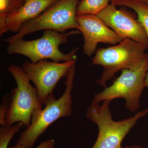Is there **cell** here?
<instances>
[{
  "label": "cell",
  "mask_w": 148,
  "mask_h": 148,
  "mask_svg": "<svg viewBox=\"0 0 148 148\" xmlns=\"http://www.w3.org/2000/svg\"><path fill=\"white\" fill-rule=\"evenodd\" d=\"M58 0H26L18 10L10 14L6 19L8 31L16 33L27 21L39 16Z\"/></svg>",
  "instance_id": "cell-11"
},
{
  "label": "cell",
  "mask_w": 148,
  "mask_h": 148,
  "mask_svg": "<svg viewBox=\"0 0 148 148\" xmlns=\"http://www.w3.org/2000/svg\"><path fill=\"white\" fill-rule=\"evenodd\" d=\"M76 19L79 26V31L83 35V51L88 56L95 53L99 43L116 45L123 40L97 15H77Z\"/></svg>",
  "instance_id": "cell-10"
},
{
  "label": "cell",
  "mask_w": 148,
  "mask_h": 148,
  "mask_svg": "<svg viewBox=\"0 0 148 148\" xmlns=\"http://www.w3.org/2000/svg\"><path fill=\"white\" fill-rule=\"evenodd\" d=\"M8 71L16 81L17 87L12 89L6 115L7 125L23 123L27 127L31 125L32 115L42 109L36 88L30 84L22 68L10 65Z\"/></svg>",
  "instance_id": "cell-6"
},
{
  "label": "cell",
  "mask_w": 148,
  "mask_h": 148,
  "mask_svg": "<svg viewBox=\"0 0 148 148\" xmlns=\"http://www.w3.org/2000/svg\"><path fill=\"white\" fill-rule=\"evenodd\" d=\"M10 101V97L4 95L0 106V124L1 125H7L6 115Z\"/></svg>",
  "instance_id": "cell-16"
},
{
  "label": "cell",
  "mask_w": 148,
  "mask_h": 148,
  "mask_svg": "<svg viewBox=\"0 0 148 148\" xmlns=\"http://www.w3.org/2000/svg\"><path fill=\"white\" fill-rule=\"evenodd\" d=\"M79 34L80 32L78 30L64 34L53 30H45L42 36L40 38L32 40L20 39L8 44L7 53L27 56L33 63L48 59L56 62L76 61V53L78 48H75L71 52L65 54L61 51L59 47L66 43L69 36Z\"/></svg>",
  "instance_id": "cell-2"
},
{
  "label": "cell",
  "mask_w": 148,
  "mask_h": 148,
  "mask_svg": "<svg viewBox=\"0 0 148 148\" xmlns=\"http://www.w3.org/2000/svg\"><path fill=\"white\" fill-rule=\"evenodd\" d=\"M23 123L18 122L14 125H1L0 127V148H8L11 140L16 133L19 132Z\"/></svg>",
  "instance_id": "cell-15"
},
{
  "label": "cell",
  "mask_w": 148,
  "mask_h": 148,
  "mask_svg": "<svg viewBox=\"0 0 148 148\" xmlns=\"http://www.w3.org/2000/svg\"><path fill=\"white\" fill-rule=\"evenodd\" d=\"M111 101L104 100L101 106L92 101L87 108L86 117L97 125L98 128V138L91 148H117L138 120L148 114L147 109L129 118L114 121L109 107Z\"/></svg>",
  "instance_id": "cell-3"
},
{
  "label": "cell",
  "mask_w": 148,
  "mask_h": 148,
  "mask_svg": "<svg viewBox=\"0 0 148 148\" xmlns=\"http://www.w3.org/2000/svg\"><path fill=\"white\" fill-rule=\"evenodd\" d=\"M145 87H148V69L146 75Z\"/></svg>",
  "instance_id": "cell-18"
},
{
  "label": "cell",
  "mask_w": 148,
  "mask_h": 148,
  "mask_svg": "<svg viewBox=\"0 0 148 148\" xmlns=\"http://www.w3.org/2000/svg\"><path fill=\"white\" fill-rule=\"evenodd\" d=\"M117 148H123L122 147L121 145L119 146V147H118Z\"/></svg>",
  "instance_id": "cell-22"
},
{
  "label": "cell",
  "mask_w": 148,
  "mask_h": 148,
  "mask_svg": "<svg viewBox=\"0 0 148 148\" xmlns=\"http://www.w3.org/2000/svg\"><path fill=\"white\" fill-rule=\"evenodd\" d=\"M24 4L21 0H0V36L8 32L5 25L7 16Z\"/></svg>",
  "instance_id": "cell-13"
},
{
  "label": "cell",
  "mask_w": 148,
  "mask_h": 148,
  "mask_svg": "<svg viewBox=\"0 0 148 148\" xmlns=\"http://www.w3.org/2000/svg\"><path fill=\"white\" fill-rule=\"evenodd\" d=\"M55 145V140L53 139H48L42 142L39 145L35 148H54ZM8 148H24L18 144H16L15 145L10 147Z\"/></svg>",
  "instance_id": "cell-17"
},
{
  "label": "cell",
  "mask_w": 148,
  "mask_h": 148,
  "mask_svg": "<svg viewBox=\"0 0 148 148\" xmlns=\"http://www.w3.org/2000/svg\"><path fill=\"white\" fill-rule=\"evenodd\" d=\"M147 148H148V147Z\"/></svg>",
  "instance_id": "cell-23"
},
{
  "label": "cell",
  "mask_w": 148,
  "mask_h": 148,
  "mask_svg": "<svg viewBox=\"0 0 148 148\" xmlns=\"http://www.w3.org/2000/svg\"><path fill=\"white\" fill-rule=\"evenodd\" d=\"M142 1H144L145 2L147 3L148 4V0H142Z\"/></svg>",
  "instance_id": "cell-20"
},
{
  "label": "cell",
  "mask_w": 148,
  "mask_h": 148,
  "mask_svg": "<svg viewBox=\"0 0 148 148\" xmlns=\"http://www.w3.org/2000/svg\"><path fill=\"white\" fill-rule=\"evenodd\" d=\"M110 0H82L77 8V15L92 14L97 15L108 7Z\"/></svg>",
  "instance_id": "cell-14"
},
{
  "label": "cell",
  "mask_w": 148,
  "mask_h": 148,
  "mask_svg": "<svg viewBox=\"0 0 148 148\" xmlns=\"http://www.w3.org/2000/svg\"><path fill=\"white\" fill-rule=\"evenodd\" d=\"M97 15L121 39L128 38L147 47V35L134 14L111 3Z\"/></svg>",
  "instance_id": "cell-9"
},
{
  "label": "cell",
  "mask_w": 148,
  "mask_h": 148,
  "mask_svg": "<svg viewBox=\"0 0 148 148\" xmlns=\"http://www.w3.org/2000/svg\"><path fill=\"white\" fill-rule=\"evenodd\" d=\"M147 49L146 45L128 38L116 45L98 49L91 63L103 68L101 78L96 81L97 83L106 88L107 82L117 72L138 66L144 59Z\"/></svg>",
  "instance_id": "cell-4"
},
{
  "label": "cell",
  "mask_w": 148,
  "mask_h": 148,
  "mask_svg": "<svg viewBox=\"0 0 148 148\" xmlns=\"http://www.w3.org/2000/svg\"><path fill=\"white\" fill-rule=\"evenodd\" d=\"M79 0H58L39 16L27 21L19 32L4 39L8 44L23 39L26 35L42 30H51L64 34L69 29L79 30L77 21V8Z\"/></svg>",
  "instance_id": "cell-5"
},
{
  "label": "cell",
  "mask_w": 148,
  "mask_h": 148,
  "mask_svg": "<svg viewBox=\"0 0 148 148\" xmlns=\"http://www.w3.org/2000/svg\"><path fill=\"white\" fill-rule=\"evenodd\" d=\"M21 1L24 3L25 2V1H26V0H21Z\"/></svg>",
  "instance_id": "cell-21"
},
{
  "label": "cell",
  "mask_w": 148,
  "mask_h": 148,
  "mask_svg": "<svg viewBox=\"0 0 148 148\" xmlns=\"http://www.w3.org/2000/svg\"><path fill=\"white\" fill-rule=\"evenodd\" d=\"M76 60L64 62H50L41 60L36 63L26 61L22 69L27 77L36 86L38 96L42 106L54 97L53 90L59 80L66 76L69 69L75 64Z\"/></svg>",
  "instance_id": "cell-8"
},
{
  "label": "cell",
  "mask_w": 148,
  "mask_h": 148,
  "mask_svg": "<svg viewBox=\"0 0 148 148\" xmlns=\"http://www.w3.org/2000/svg\"><path fill=\"white\" fill-rule=\"evenodd\" d=\"M148 69V53H146L140 64L131 69L122 70L121 75L113 84L95 94L92 101L99 103L105 100L123 98L126 101V108L132 112H136L140 107V97L145 87Z\"/></svg>",
  "instance_id": "cell-7"
},
{
  "label": "cell",
  "mask_w": 148,
  "mask_h": 148,
  "mask_svg": "<svg viewBox=\"0 0 148 148\" xmlns=\"http://www.w3.org/2000/svg\"><path fill=\"white\" fill-rule=\"evenodd\" d=\"M111 3L127 7L135 11L138 19L143 25L148 37V4L142 0H112ZM148 50V43L147 45Z\"/></svg>",
  "instance_id": "cell-12"
},
{
  "label": "cell",
  "mask_w": 148,
  "mask_h": 148,
  "mask_svg": "<svg viewBox=\"0 0 148 148\" xmlns=\"http://www.w3.org/2000/svg\"><path fill=\"white\" fill-rule=\"evenodd\" d=\"M75 65L69 69L65 82L66 90L58 100L55 96L46 103L45 108L32 115L31 125L23 131L16 144L24 148H31L47 127L57 119L70 116L72 113V90L75 74Z\"/></svg>",
  "instance_id": "cell-1"
},
{
  "label": "cell",
  "mask_w": 148,
  "mask_h": 148,
  "mask_svg": "<svg viewBox=\"0 0 148 148\" xmlns=\"http://www.w3.org/2000/svg\"><path fill=\"white\" fill-rule=\"evenodd\" d=\"M125 148H147L143 147H141V146H131L130 147H126Z\"/></svg>",
  "instance_id": "cell-19"
}]
</instances>
